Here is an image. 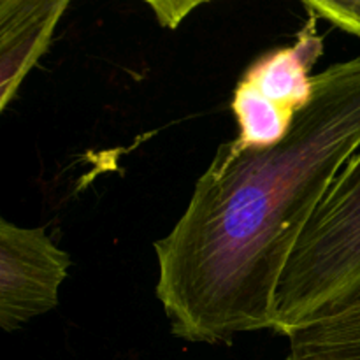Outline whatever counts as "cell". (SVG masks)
Instances as JSON below:
<instances>
[{
  "instance_id": "cell-1",
  "label": "cell",
  "mask_w": 360,
  "mask_h": 360,
  "mask_svg": "<svg viewBox=\"0 0 360 360\" xmlns=\"http://www.w3.org/2000/svg\"><path fill=\"white\" fill-rule=\"evenodd\" d=\"M360 150V56L313 76V97L269 150L220 144L172 231L153 245L157 297L174 336L231 343L276 333V292L292 252Z\"/></svg>"
},
{
  "instance_id": "cell-2",
  "label": "cell",
  "mask_w": 360,
  "mask_h": 360,
  "mask_svg": "<svg viewBox=\"0 0 360 360\" xmlns=\"http://www.w3.org/2000/svg\"><path fill=\"white\" fill-rule=\"evenodd\" d=\"M360 294V150L299 238L276 292L278 334Z\"/></svg>"
},
{
  "instance_id": "cell-3",
  "label": "cell",
  "mask_w": 360,
  "mask_h": 360,
  "mask_svg": "<svg viewBox=\"0 0 360 360\" xmlns=\"http://www.w3.org/2000/svg\"><path fill=\"white\" fill-rule=\"evenodd\" d=\"M315 14L297 34L294 44L273 49L252 63L238 81L232 112L239 136L232 143L239 150H269L290 134L299 112L313 97L311 69L323 53L316 34Z\"/></svg>"
},
{
  "instance_id": "cell-4",
  "label": "cell",
  "mask_w": 360,
  "mask_h": 360,
  "mask_svg": "<svg viewBox=\"0 0 360 360\" xmlns=\"http://www.w3.org/2000/svg\"><path fill=\"white\" fill-rule=\"evenodd\" d=\"M70 257L44 227H20L0 220V327L20 329L58 306Z\"/></svg>"
},
{
  "instance_id": "cell-5",
  "label": "cell",
  "mask_w": 360,
  "mask_h": 360,
  "mask_svg": "<svg viewBox=\"0 0 360 360\" xmlns=\"http://www.w3.org/2000/svg\"><path fill=\"white\" fill-rule=\"evenodd\" d=\"M69 0H0V111L48 51Z\"/></svg>"
},
{
  "instance_id": "cell-6",
  "label": "cell",
  "mask_w": 360,
  "mask_h": 360,
  "mask_svg": "<svg viewBox=\"0 0 360 360\" xmlns=\"http://www.w3.org/2000/svg\"><path fill=\"white\" fill-rule=\"evenodd\" d=\"M292 360H360V294L294 327Z\"/></svg>"
},
{
  "instance_id": "cell-7",
  "label": "cell",
  "mask_w": 360,
  "mask_h": 360,
  "mask_svg": "<svg viewBox=\"0 0 360 360\" xmlns=\"http://www.w3.org/2000/svg\"><path fill=\"white\" fill-rule=\"evenodd\" d=\"M302 6L319 20L360 37V0H306Z\"/></svg>"
},
{
  "instance_id": "cell-8",
  "label": "cell",
  "mask_w": 360,
  "mask_h": 360,
  "mask_svg": "<svg viewBox=\"0 0 360 360\" xmlns=\"http://www.w3.org/2000/svg\"><path fill=\"white\" fill-rule=\"evenodd\" d=\"M148 6L155 11L158 21L164 27L176 28L183 21V18L192 9L199 7V2H148Z\"/></svg>"
},
{
  "instance_id": "cell-9",
  "label": "cell",
  "mask_w": 360,
  "mask_h": 360,
  "mask_svg": "<svg viewBox=\"0 0 360 360\" xmlns=\"http://www.w3.org/2000/svg\"><path fill=\"white\" fill-rule=\"evenodd\" d=\"M287 360H292V359H290V357H288V359H287Z\"/></svg>"
}]
</instances>
